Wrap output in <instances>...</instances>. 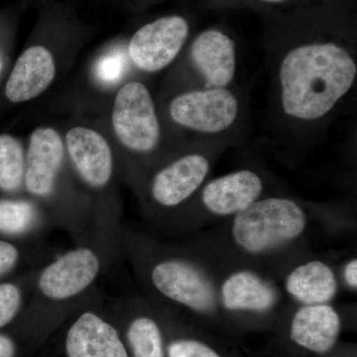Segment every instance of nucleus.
<instances>
[{"mask_svg":"<svg viewBox=\"0 0 357 357\" xmlns=\"http://www.w3.org/2000/svg\"><path fill=\"white\" fill-rule=\"evenodd\" d=\"M354 54L333 42L300 45L285 54L278 79L283 114L312 122L330 114L356 81Z\"/></svg>","mask_w":357,"mask_h":357,"instance_id":"f257e3e1","label":"nucleus"},{"mask_svg":"<svg viewBox=\"0 0 357 357\" xmlns=\"http://www.w3.org/2000/svg\"><path fill=\"white\" fill-rule=\"evenodd\" d=\"M306 223L304 211L292 199H257L236 213L232 236L248 252H266L297 238Z\"/></svg>","mask_w":357,"mask_h":357,"instance_id":"f03ea898","label":"nucleus"},{"mask_svg":"<svg viewBox=\"0 0 357 357\" xmlns=\"http://www.w3.org/2000/svg\"><path fill=\"white\" fill-rule=\"evenodd\" d=\"M112 123L117 139L134 153H150L158 146L161 126L153 98L140 82H129L117 91Z\"/></svg>","mask_w":357,"mask_h":357,"instance_id":"7ed1b4c3","label":"nucleus"},{"mask_svg":"<svg viewBox=\"0 0 357 357\" xmlns=\"http://www.w3.org/2000/svg\"><path fill=\"white\" fill-rule=\"evenodd\" d=\"M241 112V102L229 88L190 89L171 100L169 115L174 123L199 134L229 130Z\"/></svg>","mask_w":357,"mask_h":357,"instance_id":"20e7f679","label":"nucleus"},{"mask_svg":"<svg viewBox=\"0 0 357 357\" xmlns=\"http://www.w3.org/2000/svg\"><path fill=\"white\" fill-rule=\"evenodd\" d=\"M189 31L188 21L181 16H166L148 23L130 39L129 58L142 72H160L178 57Z\"/></svg>","mask_w":357,"mask_h":357,"instance_id":"39448f33","label":"nucleus"},{"mask_svg":"<svg viewBox=\"0 0 357 357\" xmlns=\"http://www.w3.org/2000/svg\"><path fill=\"white\" fill-rule=\"evenodd\" d=\"M100 270V258L93 249H73L44 268L39 276L38 288L47 299H70L86 290Z\"/></svg>","mask_w":357,"mask_h":357,"instance_id":"423d86ee","label":"nucleus"},{"mask_svg":"<svg viewBox=\"0 0 357 357\" xmlns=\"http://www.w3.org/2000/svg\"><path fill=\"white\" fill-rule=\"evenodd\" d=\"M155 288L165 297L198 312L215 306V289L201 271L182 260H166L152 270Z\"/></svg>","mask_w":357,"mask_h":357,"instance_id":"0eeeda50","label":"nucleus"},{"mask_svg":"<svg viewBox=\"0 0 357 357\" xmlns=\"http://www.w3.org/2000/svg\"><path fill=\"white\" fill-rule=\"evenodd\" d=\"M64 157V141L55 129H35L30 135L25 158L24 183L27 191L39 198L50 196Z\"/></svg>","mask_w":357,"mask_h":357,"instance_id":"6e6552de","label":"nucleus"},{"mask_svg":"<svg viewBox=\"0 0 357 357\" xmlns=\"http://www.w3.org/2000/svg\"><path fill=\"white\" fill-rule=\"evenodd\" d=\"M190 61L204 88H229L236 73V47L220 30L208 29L194 40Z\"/></svg>","mask_w":357,"mask_h":357,"instance_id":"1a4fd4ad","label":"nucleus"},{"mask_svg":"<svg viewBox=\"0 0 357 357\" xmlns=\"http://www.w3.org/2000/svg\"><path fill=\"white\" fill-rule=\"evenodd\" d=\"M66 147L77 173L89 187L102 189L109 184L114 174V155L102 134L77 126L68 131Z\"/></svg>","mask_w":357,"mask_h":357,"instance_id":"9d476101","label":"nucleus"},{"mask_svg":"<svg viewBox=\"0 0 357 357\" xmlns=\"http://www.w3.org/2000/svg\"><path fill=\"white\" fill-rule=\"evenodd\" d=\"M210 168L208 159L199 153L176 160L155 175L151 185L154 201L168 208L182 204L203 185Z\"/></svg>","mask_w":357,"mask_h":357,"instance_id":"9b49d317","label":"nucleus"},{"mask_svg":"<svg viewBox=\"0 0 357 357\" xmlns=\"http://www.w3.org/2000/svg\"><path fill=\"white\" fill-rule=\"evenodd\" d=\"M56 77L53 55L43 46L26 49L16 61L6 84L9 102H28L37 98L50 86Z\"/></svg>","mask_w":357,"mask_h":357,"instance_id":"f8f14e48","label":"nucleus"},{"mask_svg":"<svg viewBox=\"0 0 357 357\" xmlns=\"http://www.w3.org/2000/svg\"><path fill=\"white\" fill-rule=\"evenodd\" d=\"M261 178L250 170H239L211 181L204 185L202 201L213 213L236 215L261 196Z\"/></svg>","mask_w":357,"mask_h":357,"instance_id":"ddd939ff","label":"nucleus"},{"mask_svg":"<svg viewBox=\"0 0 357 357\" xmlns=\"http://www.w3.org/2000/svg\"><path fill=\"white\" fill-rule=\"evenodd\" d=\"M68 357H128L116 330L93 312H84L66 338Z\"/></svg>","mask_w":357,"mask_h":357,"instance_id":"4468645a","label":"nucleus"},{"mask_svg":"<svg viewBox=\"0 0 357 357\" xmlns=\"http://www.w3.org/2000/svg\"><path fill=\"white\" fill-rule=\"evenodd\" d=\"M340 332V316L326 304L302 307L296 312L291 326L293 342L321 354H326L335 347Z\"/></svg>","mask_w":357,"mask_h":357,"instance_id":"2eb2a0df","label":"nucleus"},{"mask_svg":"<svg viewBox=\"0 0 357 357\" xmlns=\"http://www.w3.org/2000/svg\"><path fill=\"white\" fill-rule=\"evenodd\" d=\"M222 302L231 311L265 312L276 303V293L269 284L249 271L229 277L222 288Z\"/></svg>","mask_w":357,"mask_h":357,"instance_id":"dca6fc26","label":"nucleus"},{"mask_svg":"<svg viewBox=\"0 0 357 357\" xmlns=\"http://www.w3.org/2000/svg\"><path fill=\"white\" fill-rule=\"evenodd\" d=\"M286 289L295 299L309 305L330 302L337 292L333 270L321 261H311L293 270L286 280Z\"/></svg>","mask_w":357,"mask_h":357,"instance_id":"f3484780","label":"nucleus"},{"mask_svg":"<svg viewBox=\"0 0 357 357\" xmlns=\"http://www.w3.org/2000/svg\"><path fill=\"white\" fill-rule=\"evenodd\" d=\"M25 173L24 150L20 141L8 134L0 135V190L13 192L20 189Z\"/></svg>","mask_w":357,"mask_h":357,"instance_id":"a211bd4d","label":"nucleus"},{"mask_svg":"<svg viewBox=\"0 0 357 357\" xmlns=\"http://www.w3.org/2000/svg\"><path fill=\"white\" fill-rule=\"evenodd\" d=\"M128 337L134 357H165L161 332L153 319H134L128 328Z\"/></svg>","mask_w":357,"mask_h":357,"instance_id":"6ab92c4d","label":"nucleus"},{"mask_svg":"<svg viewBox=\"0 0 357 357\" xmlns=\"http://www.w3.org/2000/svg\"><path fill=\"white\" fill-rule=\"evenodd\" d=\"M36 211L25 201H0V232L20 234L34 225Z\"/></svg>","mask_w":357,"mask_h":357,"instance_id":"aec40b11","label":"nucleus"},{"mask_svg":"<svg viewBox=\"0 0 357 357\" xmlns=\"http://www.w3.org/2000/svg\"><path fill=\"white\" fill-rule=\"evenodd\" d=\"M22 296L20 288L13 284L0 285V328L10 323L20 312Z\"/></svg>","mask_w":357,"mask_h":357,"instance_id":"412c9836","label":"nucleus"},{"mask_svg":"<svg viewBox=\"0 0 357 357\" xmlns=\"http://www.w3.org/2000/svg\"><path fill=\"white\" fill-rule=\"evenodd\" d=\"M168 352L169 357H220L208 345L192 340L174 342L169 347Z\"/></svg>","mask_w":357,"mask_h":357,"instance_id":"4be33fe9","label":"nucleus"},{"mask_svg":"<svg viewBox=\"0 0 357 357\" xmlns=\"http://www.w3.org/2000/svg\"><path fill=\"white\" fill-rule=\"evenodd\" d=\"M20 258L17 248L13 244L0 241V276L10 271Z\"/></svg>","mask_w":357,"mask_h":357,"instance_id":"5701e85b","label":"nucleus"},{"mask_svg":"<svg viewBox=\"0 0 357 357\" xmlns=\"http://www.w3.org/2000/svg\"><path fill=\"white\" fill-rule=\"evenodd\" d=\"M344 278L351 288H357V260H351L344 270Z\"/></svg>","mask_w":357,"mask_h":357,"instance_id":"b1692460","label":"nucleus"},{"mask_svg":"<svg viewBox=\"0 0 357 357\" xmlns=\"http://www.w3.org/2000/svg\"><path fill=\"white\" fill-rule=\"evenodd\" d=\"M15 354V347L13 340L6 335H0V357H13Z\"/></svg>","mask_w":357,"mask_h":357,"instance_id":"393cba45","label":"nucleus"},{"mask_svg":"<svg viewBox=\"0 0 357 357\" xmlns=\"http://www.w3.org/2000/svg\"><path fill=\"white\" fill-rule=\"evenodd\" d=\"M263 1H266V2H282V1H285V0H263Z\"/></svg>","mask_w":357,"mask_h":357,"instance_id":"a878e982","label":"nucleus"}]
</instances>
